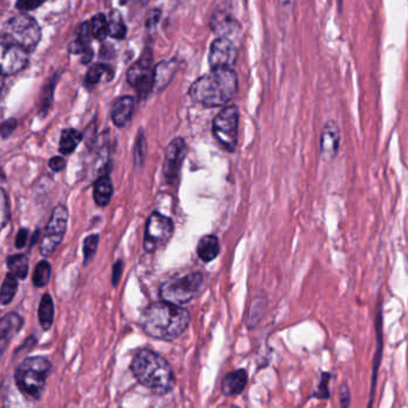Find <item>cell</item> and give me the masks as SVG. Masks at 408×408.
<instances>
[{
	"label": "cell",
	"instance_id": "d6a6232c",
	"mask_svg": "<svg viewBox=\"0 0 408 408\" xmlns=\"http://www.w3.org/2000/svg\"><path fill=\"white\" fill-rule=\"evenodd\" d=\"M331 377H332V376H331L329 372H324V374L321 375L320 384H319V387H317V391L314 393V396H315V398L320 400L328 399L329 395H331L328 391V383Z\"/></svg>",
	"mask_w": 408,
	"mask_h": 408
},
{
	"label": "cell",
	"instance_id": "5bb4252c",
	"mask_svg": "<svg viewBox=\"0 0 408 408\" xmlns=\"http://www.w3.org/2000/svg\"><path fill=\"white\" fill-rule=\"evenodd\" d=\"M340 145V130L335 121L326 122L321 133V157L324 160H332L337 156Z\"/></svg>",
	"mask_w": 408,
	"mask_h": 408
},
{
	"label": "cell",
	"instance_id": "e575fe53",
	"mask_svg": "<svg viewBox=\"0 0 408 408\" xmlns=\"http://www.w3.org/2000/svg\"><path fill=\"white\" fill-rule=\"evenodd\" d=\"M15 128H16V121L9 120V121L4 122V123L0 125V135L6 138V137H9L13 133Z\"/></svg>",
	"mask_w": 408,
	"mask_h": 408
},
{
	"label": "cell",
	"instance_id": "603a6c76",
	"mask_svg": "<svg viewBox=\"0 0 408 408\" xmlns=\"http://www.w3.org/2000/svg\"><path fill=\"white\" fill-rule=\"evenodd\" d=\"M82 138H83V135L77 130L68 128V130H63L61 133V138H60V152L63 155H70L76 150Z\"/></svg>",
	"mask_w": 408,
	"mask_h": 408
},
{
	"label": "cell",
	"instance_id": "f35d334b",
	"mask_svg": "<svg viewBox=\"0 0 408 408\" xmlns=\"http://www.w3.org/2000/svg\"><path fill=\"white\" fill-rule=\"evenodd\" d=\"M160 18V10H153L150 15H149L148 20H146V27L152 28V27L156 26Z\"/></svg>",
	"mask_w": 408,
	"mask_h": 408
},
{
	"label": "cell",
	"instance_id": "8fae6325",
	"mask_svg": "<svg viewBox=\"0 0 408 408\" xmlns=\"http://www.w3.org/2000/svg\"><path fill=\"white\" fill-rule=\"evenodd\" d=\"M127 82L137 90L142 100L146 98L152 91L153 68H152V52L146 48L137 63L130 66L127 72Z\"/></svg>",
	"mask_w": 408,
	"mask_h": 408
},
{
	"label": "cell",
	"instance_id": "6da1fadb",
	"mask_svg": "<svg viewBox=\"0 0 408 408\" xmlns=\"http://www.w3.org/2000/svg\"><path fill=\"white\" fill-rule=\"evenodd\" d=\"M190 322L187 309L167 302L152 303L144 310L140 324L149 337L173 341L186 332Z\"/></svg>",
	"mask_w": 408,
	"mask_h": 408
},
{
	"label": "cell",
	"instance_id": "ba28073f",
	"mask_svg": "<svg viewBox=\"0 0 408 408\" xmlns=\"http://www.w3.org/2000/svg\"><path fill=\"white\" fill-rule=\"evenodd\" d=\"M29 52L13 41L9 35L0 36V75L11 76L26 68Z\"/></svg>",
	"mask_w": 408,
	"mask_h": 408
},
{
	"label": "cell",
	"instance_id": "9a60e30c",
	"mask_svg": "<svg viewBox=\"0 0 408 408\" xmlns=\"http://www.w3.org/2000/svg\"><path fill=\"white\" fill-rule=\"evenodd\" d=\"M23 326V319L16 312H10L0 319V357L8 349L10 341L17 335Z\"/></svg>",
	"mask_w": 408,
	"mask_h": 408
},
{
	"label": "cell",
	"instance_id": "4dcf8cb0",
	"mask_svg": "<svg viewBox=\"0 0 408 408\" xmlns=\"http://www.w3.org/2000/svg\"><path fill=\"white\" fill-rule=\"evenodd\" d=\"M100 237L96 234L89 236L84 241V245H83V252H84V261L88 262L91 257L95 255L97 250V244H98Z\"/></svg>",
	"mask_w": 408,
	"mask_h": 408
},
{
	"label": "cell",
	"instance_id": "4316f807",
	"mask_svg": "<svg viewBox=\"0 0 408 408\" xmlns=\"http://www.w3.org/2000/svg\"><path fill=\"white\" fill-rule=\"evenodd\" d=\"M90 30H91V35L93 38L100 40V41H103L108 36L109 27H108V21H107L105 15L98 13L96 16H93L91 23H90Z\"/></svg>",
	"mask_w": 408,
	"mask_h": 408
},
{
	"label": "cell",
	"instance_id": "d6986e66",
	"mask_svg": "<svg viewBox=\"0 0 408 408\" xmlns=\"http://www.w3.org/2000/svg\"><path fill=\"white\" fill-rule=\"evenodd\" d=\"M220 252L218 237L215 235H205L199 241L197 252L202 262H211L218 257Z\"/></svg>",
	"mask_w": 408,
	"mask_h": 408
},
{
	"label": "cell",
	"instance_id": "83f0119b",
	"mask_svg": "<svg viewBox=\"0 0 408 408\" xmlns=\"http://www.w3.org/2000/svg\"><path fill=\"white\" fill-rule=\"evenodd\" d=\"M108 35L112 38H116V40H122L126 36L127 29L125 23L122 21V17L119 13H113L112 15V20L108 22Z\"/></svg>",
	"mask_w": 408,
	"mask_h": 408
},
{
	"label": "cell",
	"instance_id": "3957f363",
	"mask_svg": "<svg viewBox=\"0 0 408 408\" xmlns=\"http://www.w3.org/2000/svg\"><path fill=\"white\" fill-rule=\"evenodd\" d=\"M137 381L157 395H165L175 387L173 369L165 358L151 349H142L130 363Z\"/></svg>",
	"mask_w": 408,
	"mask_h": 408
},
{
	"label": "cell",
	"instance_id": "44dd1931",
	"mask_svg": "<svg viewBox=\"0 0 408 408\" xmlns=\"http://www.w3.org/2000/svg\"><path fill=\"white\" fill-rule=\"evenodd\" d=\"M38 320H40V324H41L45 331H48V329L51 328L52 324H53V320H54V304H53V299L48 294L43 295V299L40 302Z\"/></svg>",
	"mask_w": 408,
	"mask_h": 408
},
{
	"label": "cell",
	"instance_id": "7c38bea8",
	"mask_svg": "<svg viewBox=\"0 0 408 408\" xmlns=\"http://www.w3.org/2000/svg\"><path fill=\"white\" fill-rule=\"evenodd\" d=\"M188 153V148L183 138H175L169 144L165 150L163 175L169 185H173L179 180L181 173L182 165Z\"/></svg>",
	"mask_w": 408,
	"mask_h": 408
},
{
	"label": "cell",
	"instance_id": "b9f144b4",
	"mask_svg": "<svg viewBox=\"0 0 408 408\" xmlns=\"http://www.w3.org/2000/svg\"><path fill=\"white\" fill-rule=\"evenodd\" d=\"M3 86H4V76H1V75H0V91H1Z\"/></svg>",
	"mask_w": 408,
	"mask_h": 408
},
{
	"label": "cell",
	"instance_id": "8992f818",
	"mask_svg": "<svg viewBox=\"0 0 408 408\" xmlns=\"http://www.w3.org/2000/svg\"><path fill=\"white\" fill-rule=\"evenodd\" d=\"M239 120H240L239 108L236 105H229L224 107L223 109L216 115L212 123V132L216 140L227 152L235 151L237 146Z\"/></svg>",
	"mask_w": 408,
	"mask_h": 408
},
{
	"label": "cell",
	"instance_id": "60d3db41",
	"mask_svg": "<svg viewBox=\"0 0 408 408\" xmlns=\"http://www.w3.org/2000/svg\"><path fill=\"white\" fill-rule=\"evenodd\" d=\"M292 1H294V0H279V6H280L282 13H290L291 8H292Z\"/></svg>",
	"mask_w": 408,
	"mask_h": 408
},
{
	"label": "cell",
	"instance_id": "f1b7e54d",
	"mask_svg": "<svg viewBox=\"0 0 408 408\" xmlns=\"http://www.w3.org/2000/svg\"><path fill=\"white\" fill-rule=\"evenodd\" d=\"M146 153H148V143L144 137L143 132H139L135 148V163L137 167H142L144 165Z\"/></svg>",
	"mask_w": 408,
	"mask_h": 408
},
{
	"label": "cell",
	"instance_id": "e0dca14e",
	"mask_svg": "<svg viewBox=\"0 0 408 408\" xmlns=\"http://www.w3.org/2000/svg\"><path fill=\"white\" fill-rule=\"evenodd\" d=\"M248 383V372L245 369L232 371L224 376L222 381V393L225 396L240 395Z\"/></svg>",
	"mask_w": 408,
	"mask_h": 408
},
{
	"label": "cell",
	"instance_id": "277c9868",
	"mask_svg": "<svg viewBox=\"0 0 408 408\" xmlns=\"http://www.w3.org/2000/svg\"><path fill=\"white\" fill-rule=\"evenodd\" d=\"M51 368V363L47 358H27L18 365L15 374L18 389L29 399H41Z\"/></svg>",
	"mask_w": 408,
	"mask_h": 408
},
{
	"label": "cell",
	"instance_id": "52a82bcc",
	"mask_svg": "<svg viewBox=\"0 0 408 408\" xmlns=\"http://www.w3.org/2000/svg\"><path fill=\"white\" fill-rule=\"evenodd\" d=\"M174 234V222L172 218L160 212H152L145 227L144 249L148 252H156L165 247Z\"/></svg>",
	"mask_w": 408,
	"mask_h": 408
},
{
	"label": "cell",
	"instance_id": "7402d4cb",
	"mask_svg": "<svg viewBox=\"0 0 408 408\" xmlns=\"http://www.w3.org/2000/svg\"><path fill=\"white\" fill-rule=\"evenodd\" d=\"M90 38H91L90 23H83L77 29L76 36L73 38L71 46H70L72 53H84L86 50H89L88 46L90 45Z\"/></svg>",
	"mask_w": 408,
	"mask_h": 408
},
{
	"label": "cell",
	"instance_id": "f546056e",
	"mask_svg": "<svg viewBox=\"0 0 408 408\" xmlns=\"http://www.w3.org/2000/svg\"><path fill=\"white\" fill-rule=\"evenodd\" d=\"M10 207L9 200L4 190L0 188V230L4 229L5 225L9 223Z\"/></svg>",
	"mask_w": 408,
	"mask_h": 408
},
{
	"label": "cell",
	"instance_id": "ffe728a7",
	"mask_svg": "<svg viewBox=\"0 0 408 408\" xmlns=\"http://www.w3.org/2000/svg\"><path fill=\"white\" fill-rule=\"evenodd\" d=\"M113 183L108 176H102L97 180L93 187V199L98 206H107L113 195Z\"/></svg>",
	"mask_w": 408,
	"mask_h": 408
},
{
	"label": "cell",
	"instance_id": "8d00e7d4",
	"mask_svg": "<svg viewBox=\"0 0 408 408\" xmlns=\"http://www.w3.org/2000/svg\"><path fill=\"white\" fill-rule=\"evenodd\" d=\"M349 401H351V394H349V388L347 386H342L340 388V404L342 407H347L349 405Z\"/></svg>",
	"mask_w": 408,
	"mask_h": 408
},
{
	"label": "cell",
	"instance_id": "5b68a950",
	"mask_svg": "<svg viewBox=\"0 0 408 408\" xmlns=\"http://www.w3.org/2000/svg\"><path fill=\"white\" fill-rule=\"evenodd\" d=\"M204 280L205 277L202 272H192L185 274L183 277H174L160 285V299L167 303L183 307L198 296Z\"/></svg>",
	"mask_w": 408,
	"mask_h": 408
},
{
	"label": "cell",
	"instance_id": "ab89813d",
	"mask_svg": "<svg viewBox=\"0 0 408 408\" xmlns=\"http://www.w3.org/2000/svg\"><path fill=\"white\" fill-rule=\"evenodd\" d=\"M122 273V261H118L113 269V285L116 287L118 285L119 280L121 278Z\"/></svg>",
	"mask_w": 408,
	"mask_h": 408
},
{
	"label": "cell",
	"instance_id": "7a4b0ae2",
	"mask_svg": "<svg viewBox=\"0 0 408 408\" xmlns=\"http://www.w3.org/2000/svg\"><path fill=\"white\" fill-rule=\"evenodd\" d=\"M237 89L239 80L232 68H215L194 82L190 89V96L204 107H223L232 101Z\"/></svg>",
	"mask_w": 408,
	"mask_h": 408
},
{
	"label": "cell",
	"instance_id": "d590c367",
	"mask_svg": "<svg viewBox=\"0 0 408 408\" xmlns=\"http://www.w3.org/2000/svg\"><path fill=\"white\" fill-rule=\"evenodd\" d=\"M50 168L53 170V172H61L63 168H65V165H66V162L63 158L61 157H53L51 160H50Z\"/></svg>",
	"mask_w": 408,
	"mask_h": 408
},
{
	"label": "cell",
	"instance_id": "2e32d148",
	"mask_svg": "<svg viewBox=\"0 0 408 408\" xmlns=\"http://www.w3.org/2000/svg\"><path fill=\"white\" fill-rule=\"evenodd\" d=\"M179 68L177 60H165L158 63L156 68H153V82H152V91L160 93L165 90L170 82L173 80L175 73Z\"/></svg>",
	"mask_w": 408,
	"mask_h": 408
},
{
	"label": "cell",
	"instance_id": "836d02e7",
	"mask_svg": "<svg viewBox=\"0 0 408 408\" xmlns=\"http://www.w3.org/2000/svg\"><path fill=\"white\" fill-rule=\"evenodd\" d=\"M46 0H17L16 8L21 11H31L38 9V6L45 3Z\"/></svg>",
	"mask_w": 408,
	"mask_h": 408
},
{
	"label": "cell",
	"instance_id": "484cf974",
	"mask_svg": "<svg viewBox=\"0 0 408 408\" xmlns=\"http://www.w3.org/2000/svg\"><path fill=\"white\" fill-rule=\"evenodd\" d=\"M51 264L48 261L43 260L38 262L33 274V284L36 287H46L51 279Z\"/></svg>",
	"mask_w": 408,
	"mask_h": 408
},
{
	"label": "cell",
	"instance_id": "cb8c5ba5",
	"mask_svg": "<svg viewBox=\"0 0 408 408\" xmlns=\"http://www.w3.org/2000/svg\"><path fill=\"white\" fill-rule=\"evenodd\" d=\"M8 267L10 273L13 274L17 279H26L29 271V260L26 255L17 254L8 259Z\"/></svg>",
	"mask_w": 408,
	"mask_h": 408
},
{
	"label": "cell",
	"instance_id": "4fadbf2b",
	"mask_svg": "<svg viewBox=\"0 0 408 408\" xmlns=\"http://www.w3.org/2000/svg\"><path fill=\"white\" fill-rule=\"evenodd\" d=\"M237 59V46L235 40L227 36H219L211 45L209 63L215 68H232Z\"/></svg>",
	"mask_w": 408,
	"mask_h": 408
},
{
	"label": "cell",
	"instance_id": "d4e9b609",
	"mask_svg": "<svg viewBox=\"0 0 408 408\" xmlns=\"http://www.w3.org/2000/svg\"><path fill=\"white\" fill-rule=\"evenodd\" d=\"M18 289V279L13 274L8 273L3 285L0 287V303L8 305L13 302Z\"/></svg>",
	"mask_w": 408,
	"mask_h": 408
},
{
	"label": "cell",
	"instance_id": "ac0fdd59",
	"mask_svg": "<svg viewBox=\"0 0 408 408\" xmlns=\"http://www.w3.org/2000/svg\"><path fill=\"white\" fill-rule=\"evenodd\" d=\"M135 98L130 96L121 97L114 103L112 109V120L118 127H125L132 119L135 112Z\"/></svg>",
	"mask_w": 408,
	"mask_h": 408
},
{
	"label": "cell",
	"instance_id": "1f68e13d",
	"mask_svg": "<svg viewBox=\"0 0 408 408\" xmlns=\"http://www.w3.org/2000/svg\"><path fill=\"white\" fill-rule=\"evenodd\" d=\"M105 71H107V68H105V65H101V63L93 65V68H90L88 73H86V77H85L86 83H88L89 85L96 84V83L100 82L101 77L103 76V73H105Z\"/></svg>",
	"mask_w": 408,
	"mask_h": 408
},
{
	"label": "cell",
	"instance_id": "9c48e42d",
	"mask_svg": "<svg viewBox=\"0 0 408 408\" xmlns=\"http://www.w3.org/2000/svg\"><path fill=\"white\" fill-rule=\"evenodd\" d=\"M6 35L21 45L27 51H34L41 38V29L38 22L28 15H18L10 20Z\"/></svg>",
	"mask_w": 408,
	"mask_h": 408
},
{
	"label": "cell",
	"instance_id": "74e56055",
	"mask_svg": "<svg viewBox=\"0 0 408 408\" xmlns=\"http://www.w3.org/2000/svg\"><path fill=\"white\" fill-rule=\"evenodd\" d=\"M28 235H29V232H28L27 229H21L18 232L17 237H16V247L17 248H23L26 245Z\"/></svg>",
	"mask_w": 408,
	"mask_h": 408
},
{
	"label": "cell",
	"instance_id": "30bf717a",
	"mask_svg": "<svg viewBox=\"0 0 408 408\" xmlns=\"http://www.w3.org/2000/svg\"><path fill=\"white\" fill-rule=\"evenodd\" d=\"M68 209L63 205L55 207L40 244V252L43 257L52 255L63 242V236L68 229Z\"/></svg>",
	"mask_w": 408,
	"mask_h": 408
}]
</instances>
